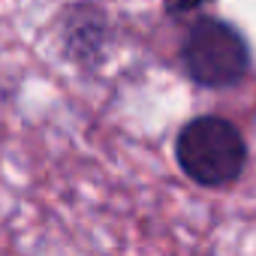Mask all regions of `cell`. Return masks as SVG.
I'll return each instance as SVG.
<instances>
[{
    "label": "cell",
    "mask_w": 256,
    "mask_h": 256,
    "mask_svg": "<svg viewBox=\"0 0 256 256\" xmlns=\"http://www.w3.org/2000/svg\"><path fill=\"white\" fill-rule=\"evenodd\" d=\"M175 160L193 184L229 187L244 172L247 142L232 120L220 114H199L181 126L175 139Z\"/></svg>",
    "instance_id": "6da1fadb"
},
{
    "label": "cell",
    "mask_w": 256,
    "mask_h": 256,
    "mask_svg": "<svg viewBox=\"0 0 256 256\" xmlns=\"http://www.w3.org/2000/svg\"><path fill=\"white\" fill-rule=\"evenodd\" d=\"M181 64L199 88H229L250 72V42L214 16H199L181 42Z\"/></svg>",
    "instance_id": "7a4b0ae2"
},
{
    "label": "cell",
    "mask_w": 256,
    "mask_h": 256,
    "mask_svg": "<svg viewBox=\"0 0 256 256\" xmlns=\"http://www.w3.org/2000/svg\"><path fill=\"white\" fill-rule=\"evenodd\" d=\"M214 0H163V10L169 18H190V16H202Z\"/></svg>",
    "instance_id": "277c9868"
},
{
    "label": "cell",
    "mask_w": 256,
    "mask_h": 256,
    "mask_svg": "<svg viewBox=\"0 0 256 256\" xmlns=\"http://www.w3.org/2000/svg\"><path fill=\"white\" fill-rule=\"evenodd\" d=\"M108 42L106 12L90 4H76L64 12V48L78 64H100Z\"/></svg>",
    "instance_id": "3957f363"
}]
</instances>
